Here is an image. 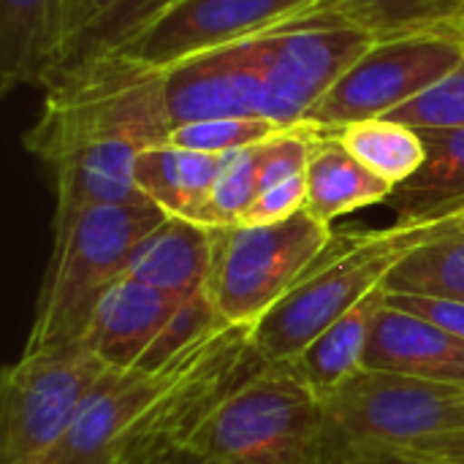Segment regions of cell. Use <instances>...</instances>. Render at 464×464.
<instances>
[{
  "label": "cell",
  "mask_w": 464,
  "mask_h": 464,
  "mask_svg": "<svg viewBox=\"0 0 464 464\" xmlns=\"http://www.w3.org/2000/svg\"><path fill=\"white\" fill-rule=\"evenodd\" d=\"M163 68L106 52L63 68L49 84L24 147L54 177V237L84 209L141 201L136 160L169 144Z\"/></svg>",
  "instance_id": "obj_1"
},
{
  "label": "cell",
  "mask_w": 464,
  "mask_h": 464,
  "mask_svg": "<svg viewBox=\"0 0 464 464\" xmlns=\"http://www.w3.org/2000/svg\"><path fill=\"white\" fill-rule=\"evenodd\" d=\"M443 220L394 223L383 231L334 234L299 283L253 326V345L269 364L296 359L334 321L351 313Z\"/></svg>",
  "instance_id": "obj_2"
},
{
  "label": "cell",
  "mask_w": 464,
  "mask_h": 464,
  "mask_svg": "<svg viewBox=\"0 0 464 464\" xmlns=\"http://www.w3.org/2000/svg\"><path fill=\"white\" fill-rule=\"evenodd\" d=\"M166 218L150 198L98 204L57 234L24 351L82 343L101 296L125 277L141 239Z\"/></svg>",
  "instance_id": "obj_3"
},
{
  "label": "cell",
  "mask_w": 464,
  "mask_h": 464,
  "mask_svg": "<svg viewBox=\"0 0 464 464\" xmlns=\"http://www.w3.org/2000/svg\"><path fill=\"white\" fill-rule=\"evenodd\" d=\"M332 440L430 464H464V389L362 370L324 397Z\"/></svg>",
  "instance_id": "obj_4"
},
{
  "label": "cell",
  "mask_w": 464,
  "mask_h": 464,
  "mask_svg": "<svg viewBox=\"0 0 464 464\" xmlns=\"http://www.w3.org/2000/svg\"><path fill=\"white\" fill-rule=\"evenodd\" d=\"M329 438L324 400L283 362L234 392L188 449L218 464H321Z\"/></svg>",
  "instance_id": "obj_5"
},
{
  "label": "cell",
  "mask_w": 464,
  "mask_h": 464,
  "mask_svg": "<svg viewBox=\"0 0 464 464\" xmlns=\"http://www.w3.org/2000/svg\"><path fill=\"white\" fill-rule=\"evenodd\" d=\"M239 44L261 79V114L277 128H291L307 122L375 38L345 16L315 8Z\"/></svg>",
  "instance_id": "obj_6"
},
{
  "label": "cell",
  "mask_w": 464,
  "mask_h": 464,
  "mask_svg": "<svg viewBox=\"0 0 464 464\" xmlns=\"http://www.w3.org/2000/svg\"><path fill=\"white\" fill-rule=\"evenodd\" d=\"M269 362L253 345L250 326H226L174 359L158 400L117 446L111 464H136L152 454L188 449L218 408Z\"/></svg>",
  "instance_id": "obj_7"
},
{
  "label": "cell",
  "mask_w": 464,
  "mask_h": 464,
  "mask_svg": "<svg viewBox=\"0 0 464 464\" xmlns=\"http://www.w3.org/2000/svg\"><path fill=\"white\" fill-rule=\"evenodd\" d=\"M332 237V226L307 209L275 226L215 228L207 291L226 324L253 329L299 283Z\"/></svg>",
  "instance_id": "obj_8"
},
{
  "label": "cell",
  "mask_w": 464,
  "mask_h": 464,
  "mask_svg": "<svg viewBox=\"0 0 464 464\" xmlns=\"http://www.w3.org/2000/svg\"><path fill=\"white\" fill-rule=\"evenodd\" d=\"M111 367L84 343L24 351L3 370L0 464L38 462L79 419Z\"/></svg>",
  "instance_id": "obj_9"
},
{
  "label": "cell",
  "mask_w": 464,
  "mask_h": 464,
  "mask_svg": "<svg viewBox=\"0 0 464 464\" xmlns=\"http://www.w3.org/2000/svg\"><path fill=\"white\" fill-rule=\"evenodd\" d=\"M464 57V27H440L375 41L318 101L307 122L337 130L389 117L435 87Z\"/></svg>",
  "instance_id": "obj_10"
},
{
  "label": "cell",
  "mask_w": 464,
  "mask_h": 464,
  "mask_svg": "<svg viewBox=\"0 0 464 464\" xmlns=\"http://www.w3.org/2000/svg\"><path fill=\"white\" fill-rule=\"evenodd\" d=\"M324 3L326 0H174L117 52L152 68H169L193 54L247 41Z\"/></svg>",
  "instance_id": "obj_11"
},
{
  "label": "cell",
  "mask_w": 464,
  "mask_h": 464,
  "mask_svg": "<svg viewBox=\"0 0 464 464\" xmlns=\"http://www.w3.org/2000/svg\"><path fill=\"white\" fill-rule=\"evenodd\" d=\"M174 362L158 372L109 370L68 432L33 464H111L120 440L158 400Z\"/></svg>",
  "instance_id": "obj_12"
},
{
  "label": "cell",
  "mask_w": 464,
  "mask_h": 464,
  "mask_svg": "<svg viewBox=\"0 0 464 464\" xmlns=\"http://www.w3.org/2000/svg\"><path fill=\"white\" fill-rule=\"evenodd\" d=\"M163 84L174 128L223 117H264L261 79L242 44L218 46L163 68Z\"/></svg>",
  "instance_id": "obj_13"
},
{
  "label": "cell",
  "mask_w": 464,
  "mask_h": 464,
  "mask_svg": "<svg viewBox=\"0 0 464 464\" xmlns=\"http://www.w3.org/2000/svg\"><path fill=\"white\" fill-rule=\"evenodd\" d=\"M182 299L120 277L98 302L82 343L111 370H136Z\"/></svg>",
  "instance_id": "obj_14"
},
{
  "label": "cell",
  "mask_w": 464,
  "mask_h": 464,
  "mask_svg": "<svg viewBox=\"0 0 464 464\" xmlns=\"http://www.w3.org/2000/svg\"><path fill=\"white\" fill-rule=\"evenodd\" d=\"M68 0H0V90L46 87L65 60Z\"/></svg>",
  "instance_id": "obj_15"
},
{
  "label": "cell",
  "mask_w": 464,
  "mask_h": 464,
  "mask_svg": "<svg viewBox=\"0 0 464 464\" xmlns=\"http://www.w3.org/2000/svg\"><path fill=\"white\" fill-rule=\"evenodd\" d=\"M364 370L464 389V340L419 315L383 304L375 318Z\"/></svg>",
  "instance_id": "obj_16"
},
{
  "label": "cell",
  "mask_w": 464,
  "mask_h": 464,
  "mask_svg": "<svg viewBox=\"0 0 464 464\" xmlns=\"http://www.w3.org/2000/svg\"><path fill=\"white\" fill-rule=\"evenodd\" d=\"M215 258V228L193 220L166 218L136 247L125 277L155 291L188 299L207 288Z\"/></svg>",
  "instance_id": "obj_17"
},
{
  "label": "cell",
  "mask_w": 464,
  "mask_h": 464,
  "mask_svg": "<svg viewBox=\"0 0 464 464\" xmlns=\"http://www.w3.org/2000/svg\"><path fill=\"white\" fill-rule=\"evenodd\" d=\"M223 158L226 155H207L171 144L152 147L136 160V188L169 218H182L204 226Z\"/></svg>",
  "instance_id": "obj_18"
},
{
  "label": "cell",
  "mask_w": 464,
  "mask_h": 464,
  "mask_svg": "<svg viewBox=\"0 0 464 464\" xmlns=\"http://www.w3.org/2000/svg\"><path fill=\"white\" fill-rule=\"evenodd\" d=\"M427 144L424 166L389 196L397 223L451 220L464 209V128L421 130Z\"/></svg>",
  "instance_id": "obj_19"
},
{
  "label": "cell",
  "mask_w": 464,
  "mask_h": 464,
  "mask_svg": "<svg viewBox=\"0 0 464 464\" xmlns=\"http://www.w3.org/2000/svg\"><path fill=\"white\" fill-rule=\"evenodd\" d=\"M386 304V288L381 285L351 313L334 321L321 337H315L296 359L285 362L291 370L324 400L356 372L364 370L367 348L372 340L375 318Z\"/></svg>",
  "instance_id": "obj_20"
},
{
  "label": "cell",
  "mask_w": 464,
  "mask_h": 464,
  "mask_svg": "<svg viewBox=\"0 0 464 464\" xmlns=\"http://www.w3.org/2000/svg\"><path fill=\"white\" fill-rule=\"evenodd\" d=\"M307 212L332 226L337 218L367 209L372 204L389 201L394 193V185L372 174L364 163H359L334 133L324 130V139L318 141L307 171Z\"/></svg>",
  "instance_id": "obj_21"
},
{
  "label": "cell",
  "mask_w": 464,
  "mask_h": 464,
  "mask_svg": "<svg viewBox=\"0 0 464 464\" xmlns=\"http://www.w3.org/2000/svg\"><path fill=\"white\" fill-rule=\"evenodd\" d=\"M171 3L174 0H68L63 68L117 52Z\"/></svg>",
  "instance_id": "obj_22"
},
{
  "label": "cell",
  "mask_w": 464,
  "mask_h": 464,
  "mask_svg": "<svg viewBox=\"0 0 464 464\" xmlns=\"http://www.w3.org/2000/svg\"><path fill=\"white\" fill-rule=\"evenodd\" d=\"M386 294L464 302V226L443 220L386 277Z\"/></svg>",
  "instance_id": "obj_23"
},
{
  "label": "cell",
  "mask_w": 464,
  "mask_h": 464,
  "mask_svg": "<svg viewBox=\"0 0 464 464\" xmlns=\"http://www.w3.org/2000/svg\"><path fill=\"white\" fill-rule=\"evenodd\" d=\"M329 133H334L337 141L359 163H364L372 174H378L394 188L408 182L427 160V144L421 130L392 117L351 122Z\"/></svg>",
  "instance_id": "obj_24"
},
{
  "label": "cell",
  "mask_w": 464,
  "mask_h": 464,
  "mask_svg": "<svg viewBox=\"0 0 464 464\" xmlns=\"http://www.w3.org/2000/svg\"><path fill=\"white\" fill-rule=\"evenodd\" d=\"M321 8L359 24L375 41L440 27H464V0H326Z\"/></svg>",
  "instance_id": "obj_25"
},
{
  "label": "cell",
  "mask_w": 464,
  "mask_h": 464,
  "mask_svg": "<svg viewBox=\"0 0 464 464\" xmlns=\"http://www.w3.org/2000/svg\"><path fill=\"white\" fill-rule=\"evenodd\" d=\"M226 326H231V324H226V318L220 315L212 294L207 288H201L193 296L179 302V307L166 321V326L160 329V334L155 337L150 351L141 356L136 370L158 372V370L169 367L174 359H179L185 351H190L193 345L204 343L207 337H212L215 332H220Z\"/></svg>",
  "instance_id": "obj_26"
},
{
  "label": "cell",
  "mask_w": 464,
  "mask_h": 464,
  "mask_svg": "<svg viewBox=\"0 0 464 464\" xmlns=\"http://www.w3.org/2000/svg\"><path fill=\"white\" fill-rule=\"evenodd\" d=\"M277 130L280 128L266 117H223L179 125L171 130L169 144L207 155H231L266 141Z\"/></svg>",
  "instance_id": "obj_27"
},
{
  "label": "cell",
  "mask_w": 464,
  "mask_h": 464,
  "mask_svg": "<svg viewBox=\"0 0 464 464\" xmlns=\"http://www.w3.org/2000/svg\"><path fill=\"white\" fill-rule=\"evenodd\" d=\"M258 147V144H256ZM256 147L231 152L223 158L220 174L215 179L204 226L207 228H231L239 226L247 207L258 196V160Z\"/></svg>",
  "instance_id": "obj_28"
},
{
  "label": "cell",
  "mask_w": 464,
  "mask_h": 464,
  "mask_svg": "<svg viewBox=\"0 0 464 464\" xmlns=\"http://www.w3.org/2000/svg\"><path fill=\"white\" fill-rule=\"evenodd\" d=\"M416 130H454L464 128V57L435 87L389 114Z\"/></svg>",
  "instance_id": "obj_29"
},
{
  "label": "cell",
  "mask_w": 464,
  "mask_h": 464,
  "mask_svg": "<svg viewBox=\"0 0 464 464\" xmlns=\"http://www.w3.org/2000/svg\"><path fill=\"white\" fill-rule=\"evenodd\" d=\"M304 207H307V179L304 174H299L261 190L247 207L239 226H275L304 212Z\"/></svg>",
  "instance_id": "obj_30"
},
{
  "label": "cell",
  "mask_w": 464,
  "mask_h": 464,
  "mask_svg": "<svg viewBox=\"0 0 464 464\" xmlns=\"http://www.w3.org/2000/svg\"><path fill=\"white\" fill-rule=\"evenodd\" d=\"M386 304L411 315H419L457 337L464 340V302L449 299H432V296H416V294H386Z\"/></svg>",
  "instance_id": "obj_31"
},
{
  "label": "cell",
  "mask_w": 464,
  "mask_h": 464,
  "mask_svg": "<svg viewBox=\"0 0 464 464\" xmlns=\"http://www.w3.org/2000/svg\"><path fill=\"white\" fill-rule=\"evenodd\" d=\"M321 464H430L421 459H408V457H397V454H386V451H370V449H353V446H343L334 443L329 438V449Z\"/></svg>",
  "instance_id": "obj_32"
},
{
  "label": "cell",
  "mask_w": 464,
  "mask_h": 464,
  "mask_svg": "<svg viewBox=\"0 0 464 464\" xmlns=\"http://www.w3.org/2000/svg\"><path fill=\"white\" fill-rule=\"evenodd\" d=\"M136 464H209V459H204L193 449H171V451L152 454L150 459H141Z\"/></svg>",
  "instance_id": "obj_33"
},
{
  "label": "cell",
  "mask_w": 464,
  "mask_h": 464,
  "mask_svg": "<svg viewBox=\"0 0 464 464\" xmlns=\"http://www.w3.org/2000/svg\"><path fill=\"white\" fill-rule=\"evenodd\" d=\"M451 220H454V223H459V226H464V209H462V212H459V215H454Z\"/></svg>",
  "instance_id": "obj_34"
},
{
  "label": "cell",
  "mask_w": 464,
  "mask_h": 464,
  "mask_svg": "<svg viewBox=\"0 0 464 464\" xmlns=\"http://www.w3.org/2000/svg\"><path fill=\"white\" fill-rule=\"evenodd\" d=\"M209 464H218V462H209Z\"/></svg>",
  "instance_id": "obj_35"
}]
</instances>
